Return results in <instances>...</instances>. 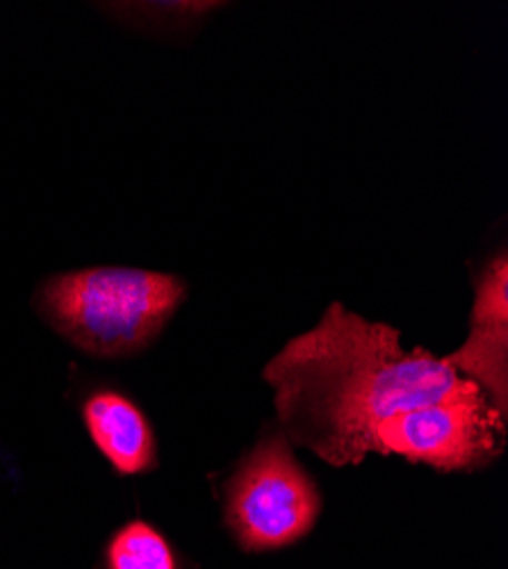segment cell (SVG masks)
Segmentation results:
<instances>
[{
	"mask_svg": "<svg viewBox=\"0 0 508 569\" xmlns=\"http://www.w3.org/2000/svg\"><path fill=\"white\" fill-rule=\"evenodd\" d=\"M262 378L273 390L279 431L331 467L360 465L386 417L434 403L464 383L445 358L406 349L397 328L342 303L292 338Z\"/></svg>",
	"mask_w": 508,
	"mask_h": 569,
	"instance_id": "1",
	"label": "cell"
},
{
	"mask_svg": "<svg viewBox=\"0 0 508 569\" xmlns=\"http://www.w3.org/2000/svg\"><path fill=\"white\" fill-rule=\"evenodd\" d=\"M185 297L188 284L171 273L89 267L46 278L34 295V310L82 353L121 360L145 353Z\"/></svg>",
	"mask_w": 508,
	"mask_h": 569,
	"instance_id": "2",
	"label": "cell"
},
{
	"mask_svg": "<svg viewBox=\"0 0 508 569\" xmlns=\"http://www.w3.org/2000/svg\"><path fill=\"white\" fill-rule=\"evenodd\" d=\"M321 495L281 431L267 433L223 488V525L245 553H269L308 538Z\"/></svg>",
	"mask_w": 508,
	"mask_h": 569,
	"instance_id": "3",
	"label": "cell"
},
{
	"mask_svg": "<svg viewBox=\"0 0 508 569\" xmlns=\"http://www.w3.org/2000/svg\"><path fill=\"white\" fill-rule=\"evenodd\" d=\"M504 445L506 417L464 378L447 397L386 417L375 431L372 453L401 456L438 471H477L492 465Z\"/></svg>",
	"mask_w": 508,
	"mask_h": 569,
	"instance_id": "4",
	"label": "cell"
},
{
	"mask_svg": "<svg viewBox=\"0 0 508 569\" xmlns=\"http://www.w3.org/2000/svg\"><path fill=\"white\" fill-rule=\"evenodd\" d=\"M445 362L508 417V258L499 251L475 282L470 336Z\"/></svg>",
	"mask_w": 508,
	"mask_h": 569,
	"instance_id": "5",
	"label": "cell"
},
{
	"mask_svg": "<svg viewBox=\"0 0 508 569\" xmlns=\"http://www.w3.org/2000/svg\"><path fill=\"white\" fill-rule=\"evenodd\" d=\"M84 431L119 477H140L158 467V440L147 412L126 392L97 386L80 399Z\"/></svg>",
	"mask_w": 508,
	"mask_h": 569,
	"instance_id": "6",
	"label": "cell"
},
{
	"mask_svg": "<svg viewBox=\"0 0 508 569\" xmlns=\"http://www.w3.org/2000/svg\"><path fill=\"white\" fill-rule=\"evenodd\" d=\"M91 569H190V562L151 521L135 517L108 536Z\"/></svg>",
	"mask_w": 508,
	"mask_h": 569,
	"instance_id": "7",
	"label": "cell"
}]
</instances>
